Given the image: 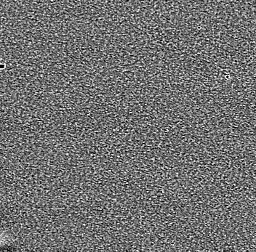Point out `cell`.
Wrapping results in <instances>:
<instances>
[{"label":"cell","instance_id":"1","mask_svg":"<svg viewBox=\"0 0 256 252\" xmlns=\"http://www.w3.org/2000/svg\"><path fill=\"white\" fill-rule=\"evenodd\" d=\"M6 68V63H0V71H2Z\"/></svg>","mask_w":256,"mask_h":252}]
</instances>
